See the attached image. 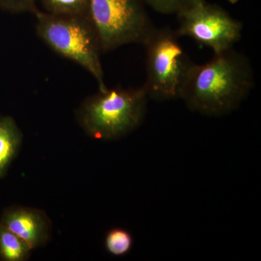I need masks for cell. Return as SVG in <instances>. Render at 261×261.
<instances>
[{"label":"cell","mask_w":261,"mask_h":261,"mask_svg":"<svg viewBox=\"0 0 261 261\" xmlns=\"http://www.w3.org/2000/svg\"><path fill=\"white\" fill-rule=\"evenodd\" d=\"M254 84L250 61L232 48L214 54L205 64L195 63L181 99L195 112L205 116H225L240 107Z\"/></svg>","instance_id":"1"},{"label":"cell","mask_w":261,"mask_h":261,"mask_svg":"<svg viewBox=\"0 0 261 261\" xmlns=\"http://www.w3.org/2000/svg\"><path fill=\"white\" fill-rule=\"evenodd\" d=\"M147 99L144 85L137 89L117 87L99 90L81 105L77 120L89 137L117 140L133 132L142 123Z\"/></svg>","instance_id":"2"},{"label":"cell","mask_w":261,"mask_h":261,"mask_svg":"<svg viewBox=\"0 0 261 261\" xmlns=\"http://www.w3.org/2000/svg\"><path fill=\"white\" fill-rule=\"evenodd\" d=\"M34 14L38 37L59 56L87 70L97 81L99 90L107 89L101 63L102 53L88 15L65 16L39 10Z\"/></svg>","instance_id":"3"},{"label":"cell","mask_w":261,"mask_h":261,"mask_svg":"<svg viewBox=\"0 0 261 261\" xmlns=\"http://www.w3.org/2000/svg\"><path fill=\"white\" fill-rule=\"evenodd\" d=\"M176 31L156 28L144 45L147 54L144 87L148 97L158 101L181 99L195 63L180 45Z\"/></svg>","instance_id":"4"},{"label":"cell","mask_w":261,"mask_h":261,"mask_svg":"<svg viewBox=\"0 0 261 261\" xmlns=\"http://www.w3.org/2000/svg\"><path fill=\"white\" fill-rule=\"evenodd\" d=\"M141 0H89L87 15L101 51L130 44L145 45L156 28Z\"/></svg>","instance_id":"5"},{"label":"cell","mask_w":261,"mask_h":261,"mask_svg":"<svg viewBox=\"0 0 261 261\" xmlns=\"http://www.w3.org/2000/svg\"><path fill=\"white\" fill-rule=\"evenodd\" d=\"M178 37H187L211 48L214 54L232 49L242 37L243 25L226 10L199 0L177 14Z\"/></svg>","instance_id":"6"},{"label":"cell","mask_w":261,"mask_h":261,"mask_svg":"<svg viewBox=\"0 0 261 261\" xmlns=\"http://www.w3.org/2000/svg\"><path fill=\"white\" fill-rule=\"evenodd\" d=\"M2 223L23 240L32 250L43 246L50 237L51 222L44 211L32 207H15L6 209Z\"/></svg>","instance_id":"7"},{"label":"cell","mask_w":261,"mask_h":261,"mask_svg":"<svg viewBox=\"0 0 261 261\" xmlns=\"http://www.w3.org/2000/svg\"><path fill=\"white\" fill-rule=\"evenodd\" d=\"M23 135L14 118H0V178L4 177L8 168L18 154Z\"/></svg>","instance_id":"8"},{"label":"cell","mask_w":261,"mask_h":261,"mask_svg":"<svg viewBox=\"0 0 261 261\" xmlns=\"http://www.w3.org/2000/svg\"><path fill=\"white\" fill-rule=\"evenodd\" d=\"M32 249L23 240L0 223V259L4 261H25Z\"/></svg>","instance_id":"9"},{"label":"cell","mask_w":261,"mask_h":261,"mask_svg":"<svg viewBox=\"0 0 261 261\" xmlns=\"http://www.w3.org/2000/svg\"><path fill=\"white\" fill-rule=\"evenodd\" d=\"M46 12L65 16L87 15L89 0H39Z\"/></svg>","instance_id":"10"},{"label":"cell","mask_w":261,"mask_h":261,"mask_svg":"<svg viewBox=\"0 0 261 261\" xmlns=\"http://www.w3.org/2000/svg\"><path fill=\"white\" fill-rule=\"evenodd\" d=\"M105 245L107 251L113 256H124L132 250L133 238L126 229L112 228L106 234Z\"/></svg>","instance_id":"11"},{"label":"cell","mask_w":261,"mask_h":261,"mask_svg":"<svg viewBox=\"0 0 261 261\" xmlns=\"http://www.w3.org/2000/svg\"><path fill=\"white\" fill-rule=\"evenodd\" d=\"M163 14H176L199 0H141Z\"/></svg>","instance_id":"12"},{"label":"cell","mask_w":261,"mask_h":261,"mask_svg":"<svg viewBox=\"0 0 261 261\" xmlns=\"http://www.w3.org/2000/svg\"><path fill=\"white\" fill-rule=\"evenodd\" d=\"M38 0H0V8L12 13H34L37 8L36 3Z\"/></svg>","instance_id":"13"},{"label":"cell","mask_w":261,"mask_h":261,"mask_svg":"<svg viewBox=\"0 0 261 261\" xmlns=\"http://www.w3.org/2000/svg\"><path fill=\"white\" fill-rule=\"evenodd\" d=\"M2 118V116H1V114H0V118Z\"/></svg>","instance_id":"14"}]
</instances>
